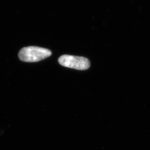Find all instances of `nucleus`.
Listing matches in <instances>:
<instances>
[{
  "label": "nucleus",
  "mask_w": 150,
  "mask_h": 150,
  "mask_svg": "<svg viewBox=\"0 0 150 150\" xmlns=\"http://www.w3.org/2000/svg\"><path fill=\"white\" fill-rule=\"evenodd\" d=\"M51 55L52 52L47 49L36 46H29L21 49L18 56L21 61L35 62L42 60Z\"/></svg>",
  "instance_id": "obj_1"
},
{
  "label": "nucleus",
  "mask_w": 150,
  "mask_h": 150,
  "mask_svg": "<svg viewBox=\"0 0 150 150\" xmlns=\"http://www.w3.org/2000/svg\"><path fill=\"white\" fill-rule=\"evenodd\" d=\"M58 62L64 67L78 70H86L89 69L91 66L89 60L86 57L67 54L60 57Z\"/></svg>",
  "instance_id": "obj_2"
}]
</instances>
